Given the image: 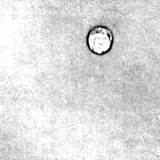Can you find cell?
Masks as SVG:
<instances>
[{
  "instance_id": "6da1fadb",
  "label": "cell",
  "mask_w": 160,
  "mask_h": 160,
  "mask_svg": "<svg viewBox=\"0 0 160 160\" xmlns=\"http://www.w3.org/2000/svg\"><path fill=\"white\" fill-rule=\"evenodd\" d=\"M113 42V31L105 25H96L91 28L86 37V45L89 51L99 56L111 51Z\"/></svg>"
}]
</instances>
